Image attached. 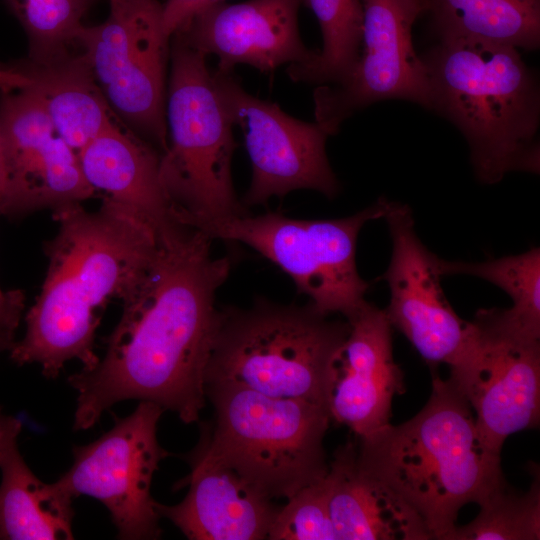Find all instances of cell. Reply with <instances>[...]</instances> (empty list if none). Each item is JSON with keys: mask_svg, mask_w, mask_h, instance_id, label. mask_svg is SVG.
Segmentation results:
<instances>
[{"mask_svg": "<svg viewBox=\"0 0 540 540\" xmlns=\"http://www.w3.org/2000/svg\"><path fill=\"white\" fill-rule=\"evenodd\" d=\"M212 240L190 226L159 239L150 270L122 300L103 358L68 377L77 391L75 431L131 399L153 402L185 424L198 422L219 324L216 293L231 268L229 257L212 256Z\"/></svg>", "mask_w": 540, "mask_h": 540, "instance_id": "6da1fadb", "label": "cell"}, {"mask_svg": "<svg viewBox=\"0 0 540 540\" xmlns=\"http://www.w3.org/2000/svg\"><path fill=\"white\" fill-rule=\"evenodd\" d=\"M56 235L45 242L48 268L41 291L26 314V332L10 357L37 363L48 379L79 360L99 361L95 335L112 299L123 300L150 270L159 248L155 231L131 208L104 196L95 212L81 203L53 211Z\"/></svg>", "mask_w": 540, "mask_h": 540, "instance_id": "7a4b0ae2", "label": "cell"}, {"mask_svg": "<svg viewBox=\"0 0 540 540\" xmlns=\"http://www.w3.org/2000/svg\"><path fill=\"white\" fill-rule=\"evenodd\" d=\"M357 457L448 540L460 509L506 483L500 453L483 441L472 408L450 379L434 375L428 402L410 420L359 437Z\"/></svg>", "mask_w": 540, "mask_h": 540, "instance_id": "3957f363", "label": "cell"}, {"mask_svg": "<svg viewBox=\"0 0 540 540\" xmlns=\"http://www.w3.org/2000/svg\"><path fill=\"white\" fill-rule=\"evenodd\" d=\"M422 60L430 109L463 134L480 182L497 183L512 171L539 172V83L518 49L439 40Z\"/></svg>", "mask_w": 540, "mask_h": 540, "instance_id": "277c9868", "label": "cell"}, {"mask_svg": "<svg viewBox=\"0 0 540 540\" xmlns=\"http://www.w3.org/2000/svg\"><path fill=\"white\" fill-rule=\"evenodd\" d=\"M328 316L310 302L285 305L262 297L245 309H220L205 388L236 386L325 406L329 366L349 332L347 320Z\"/></svg>", "mask_w": 540, "mask_h": 540, "instance_id": "5b68a950", "label": "cell"}, {"mask_svg": "<svg viewBox=\"0 0 540 540\" xmlns=\"http://www.w3.org/2000/svg\"><path fill=\"white\" fill-rule=\"evenodd\" d=\"M205 394L215 419L202 425L195 448L267 497L289 499L327 474L325 406L229 385L208 386Z\"/></svg>", "mask_w": 540, "mask_h": 540, "instance_id": "8992f818", "label": "cell"}, {"mask_svg": "<svg viewBox=\"0 0 540 540\" xmlns=\"http://www.w3.org/2000/svg\"><path fill=\"white\" fill-rule=\"evenodd\" d=\"M166 92L167 150L162 183L181 223L248 214L234 191L231 162L237 143L206 56L171 37Z\"/></svg>", "mask_w": 540, "mask_h": 540, "instance_id": "52a82bcc", "label": "cell"}, {"mask_svg": "<svg viewBox=\"0 0 540 540\" xmlns=\"http://www.w3.org/2000/svg\"><path fill=\"white\" fill-rule=\"evenodd\" d=\"M388 203L379 198L340 219L300 220L269 212L194 220L188 226L212 239L250 246L283 270L320 313L346 318L366 301L369 288L356 267L358 235L367 222L384 217Z\"/></svg>", "mask_w": 540, "mask_h": 540, "instance_id": "ba28073f", "label": "cell"}, {"mask_svg": "<svg viewBox=\"0 0 540 540\" xmlns=\"http://www.w3.org/2000/svg\"><path fill=\"white\" fill-rule=\"evenodd\" d=\"M170 40L158 0H109L107 19L81 25L75 37L112 111L162 153L168 146L165 80Z\"/></svg>", "mask_w": 540, "mask_h": 540, "instance_id": "9c48e42d", "label": "cell"}, {"mask_svg": "<svg viewBox=\"0 0 540 540\" xmlns=\"http://www.w3.org/2000/svg\"><path fill=\"white\" fill-rule=\"evenodd\" d=\"M474 334L449 379L475 413L477 429L500 453L508 436L540 419V337L514 325L503 309H480Z\"/></svg>", "mask_w": 540, "mask_h": 540, "instance_id": "30bf717a", "label": "cell"}, {"mask_svg": "<svg viewBox=\"0 0 540 540\" xmlns=\"http://www.w3.org/2000/svg\"><path fill=\"white\" fill-rule=\"evenodd\" d=\"M164 410L140 401L126 417L95 441L73 448V464L57 482L73 497L89 496L109 511L124 540L158 539L162 530L151 483L169 453L159 444L157 426Z\"/></svg>", "mask_w": 540, "mask_h": 540, "instance_id": "8fae6325", "label": "cell"}, {"mask_svg": "<svg viewBox=\"0 0 540 540\" xmlns=\"http://www.w3.org/2000/svg\"><path fill=\"white\" fill-rule=\"evenodd\" d=\"M427 0H363L361 51L349 74L313 93L315 121L329 135L358 110L375 102L401 99L430 109V84L413 48L412 27Z\"/></svg>", "mask_w": 540, "mask_h": 540, "instance_id": "7c38bea8", "label": "cell"}, {"mask_svg": "<svg viewBox=\"0 0 540 540\" xmlns=\"http://www.w3.org/2000/svg\"><path fill=\"white\" fill-rule=\"evenodd\" d=\"M212 73L233 125L242 130L251 161L245 207L299 189L316 190L328 198L337 195L340 185L326 154L330 135L319 123L296 119L278 104L251 95L232 71Z\"/></svg>", "mask_w": 540, "mask_h": 540, "instance_id": "4fadbf2b", "label": "cell"}, {"mask_svg": "<svg viewBox=\"0 0 540 540\" xmlns=\"http://www.w3.org/2000/svg\"><path fill=\"white\" fill-rule=\"evenodd\" d=\"M0 133L7 172L1 215L11 219L42 209L54 211L95 195L77 152L57 134L31 86L4 93Z\"/></svg>", "mask_w": 540, "mask_h": 540, "instance_id": "5bb4252c", "label": "cell"}, {"mask_svg": "<svg viewBox=\"0 0 540 540\" xmlns=\"http://www.w3.org/2000/svg\"><path fill=\"white\" fill-rule=\"evenodd\" d=\"M383 219L392 240L390 263L382 275L390 291L387 319L431 367L451 368L469 346L473 322L459 317L447 300L440 258L419 239L409 207L389 201Z\"/></svg>", "mask_w": 540, "mask_h": 540, "instance_id": "9a60e30c", "label": "cell"}, {"mask_svg": "<svg viewBox=\"0 0 540 540\" xmlns=\"http://www.w3.org/2000/svg\"><path fill=\"white\" fill-rule=\"evenodd\" d=\"M346 320L348 335L327 374L325 407L330 419L363 437L390 423L392 400L405 391L404 376L394 361L384 310L365 301Z\"/></svg>", "mask_w": 540, "mask_h": 540, "instance_id": "2e32d148", "label": "cell"}, {"mask_svg": "<svg viewBox=\"0 0 540 540\" xmlns=\"http://www.w3.org/2000/svg\"><path fill=\"white\" fill-rule=\"evenodd\" d=\"M304 0H248L211 4L177 30L189 47L218 58L217 68L230 72L237 64L271 72L288 64L311 62L317 52L306 47L298 27Z\"/></svg>", "mask_w": 540, "mask_h": 540, "instance_id": "e0dca14e", "label": "cell"}, {"mask_svg": "<svg viewBox=\"0 0 540 540\" xmlns=\"http://www.w3.org/2000/svg\"><path fill=\"white\" fill-rule=\"evenodd\" d=\"M186 458L190 473L174 488L188 492L176 505L156 501L160 517L190 540L267 539L282 506L196 448Z\"/></svg>", "mask_w": 540, "mask_h": 540, "instance_id": "ac0fdd59", "label": "cell"}, {"mask_svg": "<svg viewBox=\"0 0 540 540\" xmlns=\"http://www.w3.org/2000/svg\"><path fill=\"white\" fill-rule=\"evenodd\" d=\"M77 154L89 185L134 210L158 239L185 226L162 183L161 154L151 144L115 121Z\"/></svg>", "mask_w": 540, "mask_h": 540, "instance_id": "d6986e66", "label": "cell"}, {"mask_svg": "<svg viewBox=\"0 0 540 540\" xmlns=\"http://www.w3.org/2000/svg\"><path fill=\"white\" fill-rule=\"evenodd\" d=\"M328 478L336 540L432 539L419 514L360 465L353 442L336 449Z\"/></svg>", "mask_w": 540, "mask_h": 540, "instance_id": "ffe728a7", "label": "cell"}, {"mask_svg": "<svg viewBox=\"0 0 540 540\" xmlns=\"http://www.w3.org/2000/svg\"><path fill=\"white\" fill-rule=\"evenodd\" d=\"M22 423L11 416L0 436V539H73V497L40 480L20 454Z\"/></svg>", "mask_w": 540, "mask_h": 540, "instance_id": "44dd1931", "label": "cell"}, {"mask_svg": "<svg viewBox=\"0 0 540 540\" xmlns=\"http://www.w3.org/2000/svg\"><path fill=\"white\" fill-rule=\"evenodd\" d=\"M24 70L57 134L77 153L116 121L82 52Z\"/></svg>", "mask_w": 540, "mask_h": 540, "instance_id": "7402d4cb", "label": "cell"}, {"mask_svg": "<svg viewBox=\"0 0 540 540\" xmlns=\"http://www.w3.org/2000/svg\"><path fill=\"white\" fill-rule=\"evenodd\" d=\"M439 40L540 46V0H427Z\"/></svg>", "mask_w": 540, "mask_h": 540, "instance_id": "603a6c76", "label": "cell"}, {"mask_svg": "<svg viewBox=\"0 0 540 540\" xmlns=\"http://www.w3.org/2000/svg\"><path fill=\"white\" fill-rule=\"evenodd\" d=\"M319 23L323 47L309 63L289 65L294 82L340 83L354 67L361 51L363 0H304Z\"/></svg>", "mask_w": 540, "mask_h": 540, "instance_id": "cb8c5ba5", "label": "cell"}, {"mask_svg": "<svg viewBox=\"0 0 540 540\" xmlns=\"http://www.w3.org/2000/svg\"><path fill=\"white\" fill-rule=\"evenodd\" d=\"M439 271L442 276L478 277L501 288L513 303L504 309L507 317L520 329L540 337L539 248L477 263L439 259Z\"/></svg>", "mask_w": 540, "mask_h": 540, "instance_id": "d4e9b609", "label": "cell"}, {"mask_svg": "<svg viewBox=\"0 0 540 540\" xmlns=\"http://www.w3.org/2000/svg\"><path fill=\"white\" fill-rule=\"evenodd\" d=\"M531 472L534 478L529 491L517 492L505 483L479 505L471 522L456 525L448 540H538L540 478L535 466Z\"/></svg>", "mask_w": 540, "mask_h": 540, "instance_id": "484cf974", "label": "cell"}, {"mask_svg": "<svg viewBox=\"0 0 540 540\" xmlns=\"http://www.w3.org/2000/svg\"><path fill=\"white\" fill-rule=\"evenodd\" d=\"M91 1L6 0L28 36L32 63H50L71 53Z\"/></svg>", "mask_w": 540, "mask_h": 540, "instance_id": "4316f807", "label": "cell"}, {"mask_svg": "<svg viewBox=\"0 0 540 540\" xmlns=\"http://www.w3.org/2000/svg\"><path fill=\"white\" fill-rule=\"evenodd\" d=\"M327 474L301 488L279 510L267 539L336 540L329 509Z\"/></svg>", "mask_w": 540, "mask_h": 540, "instance_id": "83f0119b", "label": "cell"}, {"mask_svg": "<svg viewBox=\"0 0 540 540\" xmlns=\"http://www.w3.org/2000/svg\"><path fill=\"white\" fill-rule=\"evenodd\" d=\"M25 307V294L20 289L0 288V352L10 351Z\"/></svg>", "mask_w": 540, "mask_h": 540, "instance_id": "f1b7e54d", "label": "cell"}, {"mask_svg": "<svg viewBox=\"0 0 540 540\" xmlns=\"http://www.w3.org/2000/svg\"><path fill=\"white\" fill-rule=\"evenodd\" d=\"M207 6V0H167L162 4V25L165 34L172 35L194 15Z\"/></svg>", "mask_w": 540, "mask_h": 540, "instance_id": "f546056e", "label": "cell"}, {"mask_svg": "<svg viewBox=\"0 0 540 540\" xmlns=\"http://www.w3.org/2000/svg\"><path fill=\"white\" fill-rule=\"evenodd\" d=\"M32 83V78L24 69H0V90L3 93L27 88Z\"/></svg>", "mask_w": 540, "mask_h": 540, "instance_id": "4dcf8cb0", "label": "cell"}, {"mask_svg": "<svg viewBox=\"0 0 540 540\" xmlns=\"http://www.w3.org/2000/svg\"><path fill=\"white\" fill-rule=\"evenodd\" d=\"M6 180H7L6 160H5L3 141H2V137L0 133V198L2 197L4 193Z\"/></svg>", "mask_w": 540, "mask_h": 540, "instance_id": "1f68e13d", "label": "cell"}, {"mask_svg": "<svg viewBox=\"0 0 540 540\" xmlns=\"http://www.w3.org/2000/svg\"><path fill=\"white\" fill-rule=\"evenodd\" d=\"M10 415H6L3 413L2 409L0 408V435L9 419Z\"/></svg>", "mask_w": 540, "mask_h": 540, "instance_id": "d6a6232c", "label": "cell"}, {"mask_svg": "<svg viewBox=\"0 0 540 540\" xmlns=\"http://www.w3.org/2000/svg\"><path fill=\"white\" fill-rule=\"evenodd\" d=\"M220 1H223V0H207V6H209L211 4H214V3H217V2H220Z\"/></svg>", "mask_w": 540, "mask_h": 540, "instance_id": "836d02e7", "label": "cell"}]
</instances>
